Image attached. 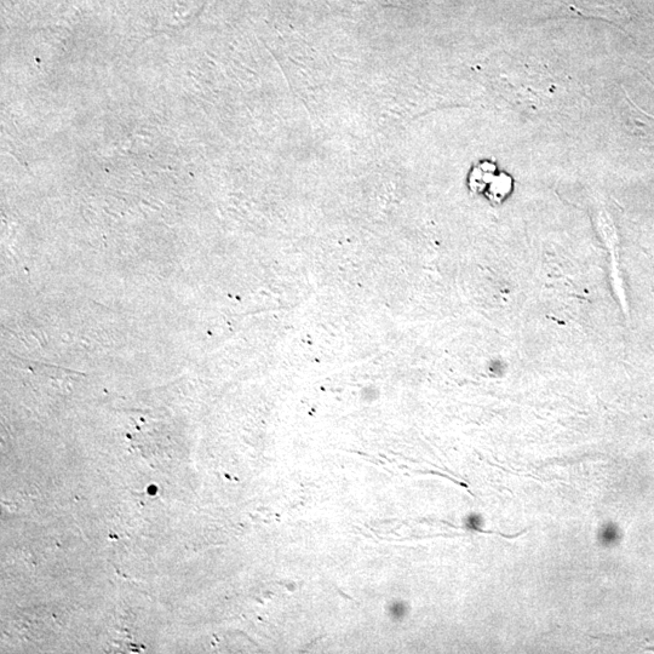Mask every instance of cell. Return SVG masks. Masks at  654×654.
Wrapping results in <instances>:
<instances>
[{
    "label": "cell",
    "mask_w": 654,
    "mask_h": 654,
    "mask_svg": "<svg viewBox=\"0 0 654 654\" xmlns=\"http://www.w3.org/2000/svg\"><path fill=\"white\" fill-rule=\"evenodd\" d=\"M615 532L612 531L611 526H607L604 532L601 533V539L602 542L604 543H611L613 542V537H615Z\"/></svg>",
    "instance_id": "6da1fadb"
}]
</instances>
